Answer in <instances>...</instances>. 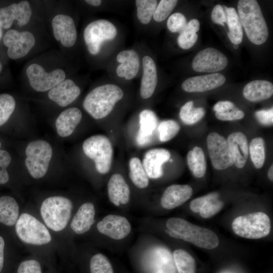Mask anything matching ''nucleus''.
Masks as SVG:
<instances>
[{"label": "nucleus", "mask_w": 273, "mask_h": 273, "mask_svg": "<svg viewBox=\"0 0 273 273\" xmlns=\"http://www.w3.org/2000/svg\"><path fill=\"white\" fill-rule=\"evenodd\" d=\"M167 233L172 237L204 249H213L219 243L217 236L211 230L194 224L179 217H171L166 222Z\"/></svg>", "instance_id": "1"}, {"label": "nucleus", "mask_w": 273, "mask_h": 273, "mask_svg": "<svg viewBox=\"0 0 273 273\" xmlns=\"http://www.w3.org/2000/svg\"><path fill=\"white\" fill-rule=\"evenodd\" d=\"M238 16L249 40L256 45L264 43L268 30L260 6L256 0H240Z\"/></svg>", "instance_id": "2"}, {"label": "nucleus", "mask_w": 273, "mask_h": 273, "mask_svg": "<svg viewBox=\"0 0 273 273\" xmlns=\"http://www.w3.org/2000/svg\"><path fill=\"white\" fill-rule=\"evenodd\" d=\"M123 96V92L118 86L106 84L98 86L85 97L83 107L94 118L102 119L113 110L116 103Z\"/></svg>", "instance_id": "3"}, {"label": "nucleus", "mask_w": 273, "mask_h": 273, "mask_svg": "<svg viewBox=\"0 0 273 273\" xmlns=\"http://www.w3.org/2000/svg\"><path fill=\"white\" fill-rule=\"evenodd\" d=\"M72 207L71 200L66 197H51L43 201L40 214L48 228L56 232L61 231L70 219Z\"/></svg>", "instance_id": "4"}, {"label": "nucleus", "mask_w": 273, "mask_h": 273, "mask_svg": "<svg viewBox=\"0 0 273 273\" xmlns=\"http://www.w3.org/2000/svg\"><path fill=\"white\" fill-rule=\"evenodd\" d=\"M232 228L234 233L241 237L258 239L269 234L271 222L266 213L258 211L237 217L232 222Z\"/></svg>", "instance_id": "5"}, {"label": "nucleus", "mask_w": 273, "mask_h": 273, "mask_svg": "<svg viewBox=\"0 0 273 273\" xmlns=\"http://www.w3.org/2000/svg\"><path fill=\"white\" fill-rule=\"evenodd\" d=\"M25 165L31 176L36 179L42 177L47 172L52 158L51 145L43 140L30 142L26 147Z\"/></svg>", "instance_id": "6"}, {"label": "nucleus", "mask_w": 273, "mask_h": 273, "mask_svg": "<svg viewBox=\"0 0 273 273\" xmlns=\"http://www.w3.org/2000/svg\"><path fill=\"white\" fill-rule=\"evenodd\" d=\"M82 148L85 155L95 162L96 168L100 173L109 172L111 166L113 148L108 138L103 135L92 136L85 140Z\"/></svg>", "instance_id": "7"}, {"label": "nucleus", "mask_w": 273, "mask_h": 273, "mask_svg": "<svg viewBox=\"0 0 273 273\" xmlns=\"http://www.w3.org/2000/svg\"><path fill=\"white\" fill-rule=\"evenodd\" d=\"M15 230L19 238L26 244L41 245L49 243L52 240L46 226L28 213H22L18 218Z\"/></svg>", "instance_id": "8"}, {"label": "nucleus", "mask_w": 273, "mask_h": 273, "mask_svg": "<svg viewBox=\"0 0 273 273\" xmlns=\"http://www.w3.org/2000/svg\"><path fill=\"white\" fill-rule=\"evenodd\" d=\"M117 33V29L113 23L105 19H99L86 26L83 37L89 52L96 55L100 52L102 44L114 39Z\"/></svg>", "instance_id": "9"}, {"label": "nucleus", "mask_w": 273, "mask_h": 273, "mask_svg": "<svg viewBox=\"0 0 273 273\" xmlns=\"http://www.w3.org/2000/svg\"><path fill=\"white\" fill-rule=\"evenodd\" d=\"M26 75L32 88L37 92L50 90L65 79V72L57 69L50 72L37 64H32L26 69Z\"/></svg>", "instance_id": "10"}, {"label": "nucleus", "mask_w": 273, "mask_h": 273, "mask_svg": "<svg viewBox=\"0 0 273 273\" xmlns=\"http://www.w3.org/2000/svg\"><path fill=\"white\" fill-rule=\"evenodd\" d=\"M207 146L213 167L216 170L225 169L234 164L227 140L213 132L207 138Z\"/></svg>", "instance_id": "11"}, {"label": "nucleus", "mask_w": 273, "mask_h": 273, "mask_svg": "<svg viewBox=\"0 0 273 273\" xmlns=\"http://www.w3.org/2000/svg\"><path fill=\"white\" fill-rule=\"evenodd\" d=\"M3 42L8 48L7 54L12 59H17L26 56L34 47L35 38L29 31L19 32L16 30H8L4 35Z\"/></svg>", "instance_id": "12"}, {"label": "nucleus", "mask_w": 273, "mask_h": 273, "mask_svg": "<svg viewBox=\"0 0 273 273\" xmlns=\"http://www.w3.org/2000/svg\"><path fill=\"white\" fill-rule=\"evenodd\" d=\"M228 63V59L223 54L209 47L196 55L192 61V68L197 72L214 73L223 70Z\"/></svg>", "instance_id": "13"}, {"label": "nucleus", "mask_w": 273, "mask_h": 273, "mask_svg": "<svg viewBox=\"0 0 273 273\" xmlns=\"http://www.w3.org/2000/svg\"><path fill=\"white\" fill-rule=\"evenodd\" d=\"M98 231L114 240H121L130 233L131 226L127 219L122 216L109 214L97 225Z\"/></svg>", "instance_id": "14"}, {"label": "nucleus", "mask_w": 273, "mask_h": 273, "mask_svg": "<svg viewBox=\"0 0 273 273\" xmlns=\"http://www.w3.org/2000/svg\"><path fill=\"white\" fill-rule=\"evenodd\" d=\"M32 10L29 3L23 1L0 9V26L4 29L9 28L16 20L20 26L27 24L31 18Z\"/></svg>", "instance_id": "15"}, {"label": "nucleus", "mask_w": 273, "mask_h": 273, "mask_svg": "<svg viewBox=\"0 0 273 273\" xmlns=\"http://www.w3.org/2000/svg\"><path fill=\"white\" fill-rule=\"evenodd\" d=\"M146 259L151 273H175L173 256L164 247L152 248L148 252Z\"/></svg>", "instance_id": "16"}, {"label": "nucleus", "mask_w": 273, "mask_h": 273, "mask_svg": "<svg viewBox=\"0 0 273 273\" xmlns=\"http://www.w3.org/2000/svg\"><path fill=\"white\" fill-rule=\"evenodd\" d=\"M54 36L58 41L67 48L75 43L77 34L73 19L69 16L58 14L52 20Z\"/></svg>", "instance_id": "17"}, {"label": "nucleus", "mask_w": 273, "mask_h": 273, "mask_svg": "<svg viewBox=\"0 0 273 273\" xmlns=\"http://www.w3.org/2000/svg\"><path fill=\"white\" fill-rule=\"evenodd\" d=\"M225 81V77L223 75L213 73L189 78L182 83L181 87L188 93L204 92L216 88Z\"/></svg>", "instance_id": "18"}, {"label": "nucleus", "mask_w": 273, "mask_h": 273, "mask_svg": "<svg viewBox=\"0 0 273 273\" xmlns=\"http://www.w3.org/2000/svg\"><path fill=\"white\" fill-rule=\"evenodd\" d=\"M170 158V152L164 149H154L145 154L142 165L148 176L158 178L163 175L162 165Z\"/></svg>", "instance_id": "19"}, {"label": "nucleus", "mask_w": 273, "mask_h": 273, "mask_svg": "<svg viewBox=\"0 0 273 273\" xmlns=\"http://www.w3.org/2000/svg\"><path fill=\"white\" fill-rule=\"evenodd\" d=\"M80 94V89L70 79H65L51 89L49 99L61 107H65L74 101Z\"/></svg>", "instance_id": "20"}, {"label": "nucleus", "mask_w": 273, "mask_h": 273, "mask_svg": "<svg viewBox=\"0 0 273 273\" xmlns=\"http://www.w3.org/2000/svg\"><path fill=\"white\" fill-rule=\"evenodd\" d=\"M193 192L189 185H172L164 191L160 200L161 205L166 209H174L188 201Z\"/></svg>", "instance_id": "21"}, {"label": "nucleus", "mask_w": 273, "mask_h": 273, "mask_svg": "<svg viewBox=\"0 0 273 273\" xmlns=\"http://www.w3.org/2000/svg\"><path fill=\"white\" fill-rule=\"evenodd\" d=\"M116 59L120 63L116 68V73L119 77L130 80L136 76L140 68V59L134 50L121 51L117 55Z\"/></svg>", "instance_id": "22"}, {"label": "nucleus", "mask_w": 273, "mask_h": 273, "mask_svg": "<svg viewBox=\"0 0 273 273\" xmlns=\"http://www.w3.org/2000/svg\"><path fill=\"white\" fill-rule=\"evenodd\" d=\"M143 73L141 82L140 95L143 99L151 97L157 84V72L155 63L149 56L142 60Z\"/></svg>", "instance_id": "23"}, {"label": "nucleus", "mask_w": 273, "mask_h": 273, "mask_svg": "<svg viewBox=\"0 0 273 273\" xmlns=\"http://www.w3.org/2000/svg\"><path fill=\"white\" fill-rule=\"evenodd\" d=\"M227 141L235 165L238 168L244 167L249 155V146L246 135L241 132H233L229 135Z\"/></svg>", "instance_id": "24"}, {"label": "nucleus", "mask_w": 273, "mask_h": 273, "mask_svg": "<svg viewBox=\"0 0 273 273\" xmlns=\"http://www.w3.org/2000/svg\"><path fill=\"white\" fill-rule=\"evenodd\" d=\"M108 194L110 201L116 206L127 204L129 200L130 190L123 176L113 174L108 183Z\"/></svg>", "instance_id": "25"}, {"label": "nucleus", "mask_w": 273, "mask_h": 273, "mask_svg": "<svg viewBox=\"0 0 273 273\" xmlns=\"http://www.w3.org/2000/svg\"><path fill=\"white\" fill-rule=\"evenodd\" d=\"M81 118L82 113L77 108H70L63 111L55 122L59 135L66 137L71 134L80 122Z\"/></svg>", "instance_id": "26"}, {"label": "nucleus", "mask_w": 273, "mask_h": 273, "mask_svg": "<svg viewBox=\"0 0 273 273\" xmlns=\"http://www.w3.org/2000/svg\"><path fill=\"white\" fill-rule=\"evenodd\" d=\"M96 213L94 204L86 202L81 205L74 216L70 226L77 234H82L88 231L95 222Z\"/></svg>", "instance_id": "27"}, {"label": "nucleus", "mask_w": 273, "mask_h": 273, "mask_svg": "<svg viewBox=\"0 0 273 273\" xmlns=\"http://www.w3.org/2000/svg\"><path fill=\"white\" fill-rule=\"evenodd\" d=\"M158 119L155 113L148 109L142 111L140 114V129L136 141L140 146H145L152 141L157 128Z\"/></svg>", "instance_id": "28"}, {"label": "nucleus", "mask_w": 273, "mask_h": 273, "mask_svg": "<svg viewBox=\"0 0 273 273\" xmlns=\"http://www.w3.org/2000/svg\"><path fill=\"white\" fill-rule=\"evenodd\" d=\"M244 97L251 102L267 99L273 94V85L264 80H255L248 83L243 90Z\"/></svg>", "instance_id": "29"}, {"label": "nucleus", "mask_w": 273, "mask_h": 273, "mask_svg": "<svg viewBox=\"0 0 273 273\" xmlns=\"http://www.w3.org/2000/svg\"><path fill=\"white\" fill-rule=\"evenodd\" d=\"M19 206L12 197H0V222L8 226L14 225L18 218Z\"/></svg>", "instance_id": "30"}, {"label": "nucleus", "mask_w": 273, "mask_h": 273, "mask_svg": "<svg viewBox=\"0 0 273 273\" xmlns=\"http://www.w3.org/2000/svg\"><path fill=\"white\" fill-rule=\"evenodd\" d=\"M224 7L226 16V23L229 30L228 37L234 44L238 45L241 43L243 37L242 26L238 14L234 8L224 6Z\"/></svg>", "instance_id": "31"}, {"label": "nucleus", "mask_w": 273, "mask_h": 273, "mask_svg": "<svg viewBox=\"0 0 273 273\" xmlns=\"http://www.w3.org/2000/svg\"><path fill=\"white\" fill-rule=\"evenodd\" d=\"M189 168L193 174L196 177H202L206 171V162L202 149L199 147H195L190 151L187 156Z\"/></svg>", "instance_id": "32"}, {"label": "nucleus", "mask_w": 273, "mask_h": 273, "mask_svg": "<svg viewBox=\"0 0 273 273\" xmlns=\"http://www.w3.org/2000/svg\"><path fill=\"white\" fill-rule=\"evenodd\" d=\"M129 176L133 184L138 188H146L149 185V177L139 158L133 157L129 162Z\"/></svg>", "instance_id": "33"}, {"label": "nucleus", "mask_w": 273, "mask_h": 273, "mask_svg": "<svg viewBox=\"0 0 273 273\" xmlns=\"http://www.w3.org/2000/svg\"><path fill=\"white\" fill-rule=\"evenodd\" d=\"M172 256L178 273H196L195 260L188 252L176 249Z\"/></svg>", "instance_id": "34"}, {"label": "nucleus", "mask_w": 273, "mask_h": 273, "mask_svg": "<svg viewBox=\"0 0 273 273\" xmlns=\"http://www.w3.org/2000/svg\"><path fill=\"white\" fill-rule=\"evenodd\" d=\"M203 107L195 108L193 102L189 101L184 105L179 111V117L186 124L192 125L199 121L205 115Z\"/></svg>", "instance_id": "35"}, {"label": "nucleus", "mask_w": 273, "mask_h": 273, "mask_svg": "<svg viewBox=\"0 0 273 273\" xmlns=\"http://www.w3.org/2000/svg\"><path fill=\"white\" fill-rule=\"evenodd\" d=\"M136 16L139 20L143 24L151 21L156 8L157 1L155 0H136Z\"/></svg>", "instance_id": "36"}, {"label": "nucleus", "mask_w": 273, "mask_h": 273, "mask_svg": "<svg viewBox=\"0 0 273 273\" xmlns=\"http://www.w3.org/2000/svg\"><path fill=\"white\" fill-rule=\"evenodd\" d=\"M249 153L254 166L257 169L261 168L265 160L264 140L260 137L252 139L249 146Z\"/></svg>", "instance_id": "37"}, {"label": "nucleus", "mask_w": 273, "mask_h": 273, "mask_svg": "<svg viewBox=\"0 0 273 273\" xmlns=\"http://www.w3.org/2000/svg\"><path fill=\"white\" fill-rule=\"evenodd\" d=\"M218 193H211L209 199L205 202L199 212L204 218H209L216 214L223 207V202L219 199Z\"/></svg>", "instance_id": "38"}, {"label": "nucleus", "mask_w": 273, "mask_h": 273, "mask_svg": "<svg viewBox=\"0 0 273 273\" xmlns=\"http://www.w3.org/2000/svg\"><path fill=\"white\" fill-rule=\"evenodd\" d=\"M180 126L173 120L162 121L158 126L159 138L161 142H165L173 139L178 132Z\"/></svg>", "instance_id": "39"}, {"label": "nucleus", "mask_w": 273, "mask_h": 273, "mask_svg": "<svg viewBox=\"0 0 273 273\" xmlns=\"http://www.w3.org/2000/svg\"><path fill=\"white\" fill-rule=\"evenodd\" d=\"M16 103L10 95H0V126L5 124L14 111Z\"/></svg>", "instance_id": "40"}, {"label": "nucleus", "mask_w": 273, "mask_h": 273, "mask_svg": "<svg viewBox=\"0 0 273 273\" xmlns=\"http://www.w3.org/2000/svg\"><path fill=\"white\" fill-rule=\"evenodd\" d=\"M90 273H113L112 265L106 256L101 253L94 255L90 261Z\"/></svg>", "instance_id": "41"}, {"label": "nucleus", "mask_w": 273, "mask_h": 273, "mask_svg": "<svg viewBox=\"0 0 273 273\" xmlns=\"http://www.w3.org/2000/svg\"><path fill=\"white\" fill-rule=\"evenodd\" d=\"M177 2L176 0L161 1L154 13V20L157 22L164 21L174 9Z\"/></svg>", "instance_id": "42"}, {"label": "nucleus", "mask_w": 273, "mask_h": 273, "mask_svg": "<svg viewBox=\"0 0 273 273\" xmlns=\"http://www.w3.org/2000/svg\"><path fill=\"white\" fill-rule=\"evenodd\" d=\"M187 23L186 18L183 14L175 13L168 19L167 26L170 31L180 33L185 29Z\"/></svg>", "instance_id": "43"}, {"label": "nucleus", "mask_w": 273, "mask_h": 273, "mask_svg": "<svg viewBox=\"0 0 273 273\" xmlns=\"http://www.w3.org/2000/svg\"><path fill=\"white\" fill-rule=\"evenodd\" d=\"M198 37L196 33L185 28L177 37V43L181 49L187 50L196 43Z\"/></svg>", "instance_id": "44"}, {"label": "nucleus", "mask_w": 273, "mask_h": 273, "mask_svg": "<svg viewBox=\"0 0 273 273\" xmlns=\"http://www.w3.org/2000/svg\"><path fill=\"white\" fill-rule=\"evenodd\" d=\"M11 161L10 154L6 151L0 150V184L8 182L9 176L7 167Z\"/></svg>", "instance_id": "45"}, {"label": "nucleus", "mask_w": 273, "mask_h": 273, "mask_svg": "<svg viewBox=\"0 0 273 273\" xmlns=\"http://www.w3.org/2000/svg\"><path fill=\"white\" fill-rule=\"evenodd\" d=\"M215 115L218 119L220 120L234 121L243 118L245 114L243 111L235 107L230 110L221 112H215Z\"/></svg>", "instance_id": "46"}, {"label": "nucleus", "mask_w": 273, "mask_h": 273, "mask_svg": "<svg viewBox=\"0 0 273 273\" xmlns=\"http://www.w3.org/2000/svg\"><path fill=\"white\" fill-rule=\"evenodd\" d=\"M18 273H41L39 263L34 259L25 260L22 262L18 268Z\"/></svg>", "instance_id": "47"}, {"label": "nucleus", "mask_w": 273, "mask_h": 273, "mask_svg": "<svg viewBox=\"0 0 273 273\" xmlns=\"http://www.w3.org/2000/svg\"><path fill=\"white\" fill-rule=\"evenodd\" d=\"M211 18L214 23L224 26V23H226V16L224 6L216 5L212 11Z\"/></svg>", "instance_id": "48"}, {"label": "nucleus", "mask_w": 273, "mask_h": 273, "mask_svg": "<svg viewBox=\"0 0 273 273\" xmlns=\"http://www.w3.org/2000/svg\"><path fill=\"white\" fill-rule=\"evenodd\" d=\"M257 120L264 125H270L273 123V108L257 111L255 113Z\"/></svg>", "instance_id": "49"}, {"label": "nucleus", "mask_w": 273, "mask_h": 273, "mask_svg": "<svg viewBox=\"0 0 273 273\" xmlns=\"http://www.w3.org/2000/svg\"><path fill=\"white\" fill-rule=\"evenodd\" d=\"M235 107L234 104L231 101H219L215 104L213 110L215 112H221L233 109Z\"/></svg>", "instance_id": "50"}, {"label": "nucleus", "mask_w": 273, "mask_h": 273, "mask_svg": "<svg viewBox=\"0 0 273 273\" xmlns=\"http://www.w3.org/2000/svg\"><path fill=\"white\" fill-rule=\"evenodd\" d=\"M185 28L196 33L199 30L200 22L197 19H193L187 23Z\"/></svg>", "instance_id": "51"}, {"label": "nucleus", "mask_w": 273, "mask_h": 273, "mask_svg": "<svg viewBox=\"0 0 273 273\" xmlns=\"http://www.w3.org/2000/svg\"><path fill=\"white\" fill-rule=\"evenodd\" d=\"M4 248L5 241L3 238L0 236V272H1L4 265Z\"/></svg>", "instance_id": "52"}, {"label": "nucleus", "mask_w": 273, "mask_h": 273, "mask_svg": "<svg viewBox=\"0 0 273 273\" xmlns=\"http://www.w3.org/2000/svg\"><path fill=\"white\" fill-rule=\"evenodd\" d=\"M85 2L89 5L96 7L100 6L102 3L100 0H86Z\"/></svg>", "instance_id": "53"}, {"label": "nucleus", "mask_w": 273, "mask_h": 273, "mask_svg": "<svg viewBox=\"0 0 273 273\" xmlns=\"http://www.w3.org/2000/svg\"><path fill=\"white\" fill-rule=\"evenodd\" d=\"M267 176L268 179L270 181L273 180V165H271L270 167V168L268 169V173H267Z\"/></svg>", "instance_id": "54"}, {"label": "nucleus", "mask_w": 273, "mask_h": 273, "mask_svg": "<svg viewBox=\"0 0 273 273\" xmlns=\"http://www.w3.org/2000/svg\"><path fill=\"white\" fill-rule=\"evenodd\" d=\"M2 34H3V32H2V28L0 26V39L1 38L2 36Z\"/></svg>", "instance_id": "55"}, {"label": "nucleus", "mask_w": 273, "mask_h": 273, "mask_svg": "<svg viewBox=\"0 0 273 273\" xmlns=\"http://www.w3.org/2000/svg\"><path fill=\"white\" fill-rule=\"evenodd\" d=\"M239 48V46L238 44H234V48L235 49H237Z\"/></svg>", "instance_id": "56"}, {"label": "nucleus", "mask_w": 273, "mask_h": 273, "mask_svg": "<svg viewBox=\"0 0 273 273\" xmlns=\"http://www.w3.org/2000/svg\"><path fill=\"white\" fill-rule=\"evenodd\" d=\"M2 65L1 63V61H0V72L2 71Z\"/></svg>", "instance_id": "57"}, {"label": "nucleus", "mask_w": 273, "mask_h": 273, "mask_svg": "<svg viewBox=\"0 0 273 273\" xmlns=\"http://www.w3.org/2000/svg\"><path fill=\"white\" fill-rule=\"evenodd\" d=\"M1 142H0V147H1Z\"/></svg>", "instance_id": "58"}]
</instances>
